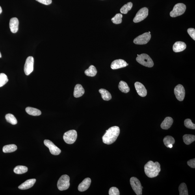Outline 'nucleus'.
<instances>
[{
  "label": "nucleus",
  "mask_w": 195,
  "mask_h": 195,
  "mask_svg": "<svg viewBox=\"0 0 195 195\" xmlns=\"http://www.w3.org/2000/svg\"><path fill=\"white\" fill-rule=\"evenodd\" d=\"M149 33H150V32H149Z\"/></svg>",
  "instance_id": "79ce46f5"
},
{
  "label": "nucleus",
  "mask_w": 195,
  "mask_h": 195,
  "mask_svg": "<svg viewBox=\"0 0 195 195\" xmlns=\"http://www.w3.org/2000/svg\"><path fill=\"white\" fill-rule=\"evenodd\" d=\"M99 92L101 93L102 98L104 100L108 101L111 99V95L107 90L104 89H101L99 90Z\"/></svg>",
  "instance_id": "4be33fe9"
},
{
  "label": "nucleus",
  "mask_w": 195,
  "mask_h": 195,
  "mask_svg": "<svg viewBox=\"0 0 195 195\" xmlns=\"http://www.w3.org/2000/svg\"><path fill=\"white\" fill-rule=\"evenodd\" d=\"M44 144L46 146H47L49 149L50 152L52 154L57 155L60 154L61 150L60 149L56 146L54 143L51 141L45 140L44 141Z\"/></svg>",
  "instance_id": "9b49d317"
},
{
  "label": "nucleus",
  "mask_w": 195,
  "mask_h": 195,
  "mask_svg": "<svg viewBox=\"0 0 195 195\" xmlns=\"http://www.w3.org/2000/svg\"><path fill=\"white\" fill-rule=\"evenodd\" d=\"M179 190L180 195H188L187 186L185 183H182L180 185Z\"/></svg>",
  "instance_id": "c756f323"
},
{
  "label": "nucleus",
  "mask_w": 195,
  "mask_h": 195,
  "mask_svg": "<svg viewBox=\"0 0 195 195\" xmlns=\"http://www.w3.org/2000/svg\"><path fill=\"white\" fill-rule=\"evenodd\" d=\"M77 132L75 130H70L64 133L63 139L67 144H73L77 139Z\"/></svg>",
  "instance_id": "423d86ee"
},
{
  "label": "nucleus",
  "mask_w": 195,
  "mask_h": 195,
  "mask_svg": "<svg viewBox=\"0 0 195 195\" xmlns=\"http://www.w3.org/2000/svg\"><path fill=\"white\" fill-rule=\"evenodd\" d=\"M26 112L30 115L33 116H40L41 114L40 110L33 107H28L26 108Z\"/></svg>",
  "instance_id": "412c9836"
},
{
  "label": "nucleus",
  "mask_w": 195,
  "mask_h": 195,
  "mask_svg": "<svg viewBox=\"0 0 195 195\" xmlns=\"http://www.w3.org/2000/svg\"><path fill=\"white\" fill-rule=\"evenodd\" d=\"M129 64H127V66H128V65Z\"/></svg>",
  "instance_id": "37998d69"
},
{
  "label": "nucleus",
  "mask_w": 195,
  "mask_h": 195,
  "mask_svg": "<svg viewBox=\"0 0 195 195\" xmlns=\"http://www.w3.org/2000/svg\"><path fill=\"white\" fill-rule=\"evenodd\" d=\"M17 146L14 144L8 145L3 147V151L4 153H10L16 151Z\"/></svg>",
  "instance_id": "393cba45"
},
{
  "label": "nucleus",
  "mask_w": 195,
  "mask_h": 195,
  "mask_svg": "<svg viewBox=\"0 0 195 195\" xmlns=\"http://www.w3.org/2000/svg\"><path fill=\"white\" fill-rule=\"evenodd\" d=\"M97 71L95 67L91 65L89 68L84 71V73L87 76L90 77H94L96 75Z\"/></svg>",
  "instance_id": "5701e85b"
},
{
  "label": "nucleus",
  "mask_w": 195,
  "mask_h": 195,
  "mask_svg": "<svg viewBox=\"0 0 195 195\" xmlns=\"http://www.w3.org/2000/svg\"><path fill=\"white\" fill-rule=\"evenodd\" d=\"M186 47L185 43L181 41H178L176 42L173 46V51L175 53L183 51Z\"/></svg>",
  "instance_id": "a211bd4d"
},
{
  "label": "nucleus",
  "mask_w": 195,
  "mask_h": 195,
  "mask_svg": "<svg viewBox=\"0 0 195 195\" xmlns=\"http://www.w3.org/2000/svg\"><path fill=\"white\" fill-rule=\"evenodd\" d=\"M187 32L191 37L195 40V29L194 28H190L188 29Z\"/></svg>",
  "instance_id": "c9c22d12"
},
{
  "label": "nucleus",
  "mask_w": 195,
  "mask_h": 195,
  "mask_svg": "<svg viewBox=\"0 0 195 195\" xmlns=\"http://www.w3.org/2000/svg\"><path fill=\"white\" fill-rule=\"evenodd\" d=\"M151 38L150 33L148 32H145L134 39L133 42L136 45L146 44L150 40Z\"/></svg>",
  "instance_id": "6e6552de"
},
{
  "label": "nucleus",
  "mask_w": 195,
  "mask_h": 195,
  "mask_svg": "<svg viewBox=\"0 0 195 195\" xmlns=\"http://www.w3.org/2000/svg\"><path fill=\"white\" fill-rule=\"evenodd\" d=\"M173 119L170 117H167L162 123L161 128L162 129H168L170 128L173 124Z\"/></svg>",
  "instance_id": "aec40b11"
},
{
  "label": "nucleus",
  "mask_w": 195,
  "mask_h": 195,
  "mask_svg": "<svg viewBox=\"0 0 195 195\" xmlns=\"http://www.w3.org/2000/svg\"><path fill=\"white\" fill-rule=\"evenodd\" d=\"M70 178L68 175H63L58 179L57 186L58 190L63 191L68 189L70 186Z\"/></svg>",
  "instance_id": "20e7f679"
},
{
  "label": "nucleus",
  "mask_w": 195,
  "mask_h": 195,
  "mask_svg": "<svg viewBox=\"0 0 195 195\" xmlns=\"http://www.w3.org/2000/svg\"><path fill=\"white\" fill-rule=\"evenodd\" d=\"M91 183V180L89 178H86L78 186V190L80 192L85 191L89 187Z\"/></svg>",
  "instance_id": "2eb2a0df"
},
{
  "label": "nucleus",
  "mask_w": 195,
  "mask_h": 195,
  "mask_svg": "<svg viewBox=\"0 0 195 195\" xmlns=\"http://www.w3.org/2000/svg\"><path fill=\"white\" fill-rule=\"evenodd\" d=\"M8 81V77L5 74L0 73V87L5 85Z\"/></svg>",
  "instance_id": "473e14b6"
},
{
  "label": "nucleus",
  "mask_w": 195,
  "mask_h": 195,
  "mask_svg": "<svg viewBox=\"0 0 195 195\" xmlns=\"http://www.w3.org/2000/svg\"><path fill=\"white\" fill-rule=\"evenodd\" d=\"M174 94L179 101H183L185 94V90L184 86L181 84H178L175 88Z\"/></svg>",
  "instance_id": "f8f14e48"
},
{
  "label": "nucleus",
  "mask_w": 195,
  "mask_h": 195,
  "mask_svg": "<svg viewBox=\"0 0 195 195\" xmlns=\"http://www.w3.org/2000/svg\"><path fill=\"white\" fill-rule=\"evenodd\" d=\"M172 147L173 145H170L168 146V147H169V148H172Z\"/></svg>",
  "instance_id": "58836bf2"
},
{
  "label": "nucleus",
  "mask_w": 195,
  "mask_h": 195,
  "mask_svg": "<svg viewBox=\"0 0 195 195\" xmlns=\"http://www.w3.org/2000/svg\"><path fill=\"white\" fill-rule=\"evenodd\" d=\"M132 189L137 195H142V185L139 180L136 177H132L130 180Z\"/></svg>",
  "instance_id": "0eeeda50"
},
{
  "label": "nucleus",
  "mask_w": 195,
  "mask_h": 195,
  "mask_svg": "<svg viewBox=\"0 0 195 195\" xmlns=\"http://www.w3.org/2000/svg\"><path fill=\"white\" fill-rule=\"evenodd\" d=\"M163 142L165 146L168 147V146L170 145H173L175 144V140L172 136H168L165 137L163 139Z\"/></svg>",
  "instance_id": "7c9ffc66"
},
{
  "label": "nucleus",
  "mask_w": 195,
  "mask_h": 195,
  "mask_svg": "<svg viewBox=\"0 0 195 195\" xmlns=\"http://www.w3.org/2000/svg\"><path fill=\"white\" fill-rule=\"evenodd\" d=\"M188 165L191 168H195V159L188 160L187 162Z\"/></svg>",
  "instance_id": "e433bc0d"
},
{
  "label": "nucleus",
  "mask_w": 195,
  "mask_h": 195,
  "mask_svg": "<svg viewBox=\"0 0 195 195\" xmlns=\"http://www.w3.org/2000/svg\"><path fill=\"white\" fill-rule=\"evenodd\" d=\"M109 194L110 195H119L120 192L119 191L116 187H112L110 188L109 191Z\"/></svg>",
  "instance_id": "f704fd0d"
},
{
  "label": "nucleus",
  "mask_w": 195,
  "mask_h": 195,
  "mask_svg": "<svg viewBox=\"0 0 195 195\" xmlns=\"http://www.w3.org/2000/svg\"><path fill=\"white\" fill-rule=\"evenodd\" d=\"M123 15L121 14H118L116 15L114 17L111 19V20L113 23L116 24H121L122 23V18Z\"/></svg>",
  "instance_id": "2f4dec72"
},
{
  "label": "nucleus",
  "mask_w": 195,
  "mask_h": 195,
  "mask_svg": "<svg viewBox=\"0 0 195 195\" xmlns=\"http://www.w3.org/2000/svg\"><path fill=\"white\" fill-rule=\"evenodd\" d=\"M144 170L147 177L151 178L157 177L161 171L160 164L157 162L149 161L145 165Z\"/></svg>",
  "instance_id": "f03ea898"
},
{
  "label": "nucleus",
  "mask_w": 195,
  "mask_h": 195,
  "mask_svg": "<svg viewBox=\"0 0 195 195\" xmlns=\"http://www.w3.org/2000/svg\"><path fill=\"white\" fill-rule=\"evenodd\" d=\"M118 88L121 92L127 93L130 91V88L126 82L121 81L119 82Z\"/></svg>",
  "instance_id": "b1692460"
},
{
  "label": "nucleus",
  "mask_w": 195,
  "mask_h": 195,
  "mask_svg": "<svg viewBox=\"0 0 195 195\" xmlns=\"http://www.w3.org/2000/svg\"><path fill=\"white\" fill-rule=\"evenodd\" d=\"M34 63V59L32 56H29L26 59L24 67V71L26 75H29L33 71Z\"/></svg>",
  "instance_id": "9d476101"
},
{
  "label": "nucleus",
  "mask_w": 195,
  "mask_h": 195,
  "mask_svg": "<svg viewBox=\"0 0 195 195\" xmlns=\"http://www.w3.org/2000/svg\"><path fill=\"white\" fill-rule=\"evenodd\" d=\"M127 63L124 60L117 59L115 60L111 63L110 67L112 69H116L124 68L127 66Z\"/></svg>",
  "instance_id": "4468645a"
},
{
  "label": "nucleus",
  "mask_w": 195,
  "mask_h": 195,
  "mask_svg": "<svg viewBox=\"0 0 195 195\" xmlns=\"http://www.w3.org/2000/svg\"><path fill=\"white\" fill-rule=\"evenodd\" d=\"M186 10V6L183 3H178L174 6L172 11L170 13L171 17H175L180 16L184 14Z\"/></svg>",
  "instance_id": "39448f33"
},
{
  "label": "nucleus",
  "mask_w": 195,
  "mask_h": 195,
  "mask_svg": "<svg viewBox=\"0 0 195 195\" xmlns=\"http://www.w3.org/2000/svg\"><path fill=\"white\" fill-rule=\"evenodd\" d=\"M132 6H133V3L131 2H129L121 7L120 11L122 14H127L129 11L131 10Z\"/></svg>",
  "instance_id": "cd10ccee"
},
{
  "label": "nucleus",
  "mask_w": 195,
  "mask_h": 195,
  "mask_svg": "<svg viewBox=\"0 0 195 195\" xmlns=\"http://www.w3.org/2000/svg\"><path fill=\"white\" fill-rule=\"evenodd\" d=\"M136 60L138 63L145 67L151 68L154 66V63L152 59L147 54H141L136 57Z\"/></svg>",
  "instance_id": "7ed1b4c3"
},
{
  "label": "nucleus",
  "mask_w": 195,
  "mask_h": 195,
  "mask_svg": "<svg viewBox=\"0 0 195 195\" xmlns=\"http://www.w3.org/2000/svg\"><path fill=\"white\" fill-rule=\"evenodd\" d=\"M28 168L27 167L23 166H18L15 167L14 170L15 173L17 174H22L27 172Z\"/></svg>",
  "instance_id": "bb28decb"
},
{
  "label": "nucleus",
  "mask_w": 195,
  "mask_h": 195,
  "mask_svg": "<svg viewBox=\"0 0 195 195\" xmlns=\"http://www.w3.org/2000/svg\"><path fill=\"white\" fill-rule=\"evenodd\" d=\"M1 57H2V55H1V52H0V58H1Z\"/></svg>",
  "instance_id": "a19ab883"
},
{
  "label": "nucleus",
  "mask_w": 195,
  "mask_h": 195,
  "mask_svg": "<svg viewBox=\"0 0 195 195\" xmlns=\"http://www.w3.org/2000/svg\"><path fill=\"white\" fill-rule=\"evenodd\" d=\"M183 141L185 144L188 145L194 141L195 136L192 134H185L183 136Z\"/></svg>",
  "instance_id": "a878e982"
},
{
  "label": "nucleus",
  "mask_w": 195,
  "mask_h": 195,
  "mask_svg": "<svg viewBox=\"0 0 195 195\" xmlns=\"http://www.w3.org/2000/svg\"><path fill=\"white\" fill-rule=\"evenodd\" d=\"M136 89L140 96L145 97L147 94V91L146 88L143 84L140 82H136L134 84Z\"/></svg>",
  "instance_id": "ddd939ff"
},
{
  "label": "nucleus",
  "mask_w": 195,
  "mask_h": 195,
  "mask_svg": "<svg viewBox=\"0 0 195 195\" xmlns=\"http://www.w3.org/2000/svg\"><path fill=\"white\" fill-rule=\"evenodd\" d=\"M120 133V129L118 126L112 127L106 131L102 137L104 144L110 145L116 141Z\"/></svg>",
  "instance_id": "f257e3e1"
},
{
  "label": "nucleus",
  "mask_w": 195,
  "mask_h": 195,
  "mask_svg": "<svg viewBox=\"0 0 195 195\" xmlns=\"http://www.w3.org/2000/svg\"><path fill=\"white\" fill-rule=\"evenodd\" d=\"M41 3L48 5L52 3V0H36Z\"/></svg>",
  "instance_id": "4c0bfd02"
},
{
  "label": "nucleus",
  "mask_w": 195,
  "mask_h": 195,
  "mask_svg": "<svg viewBox=\"0 0 195 195\" xmlns=\"http://www.w3.org/2000/svg\"><path fill=\"white\" fill-rule=\"evenodd\" d=\"M2 12V8L1 6H0V14H1Z\"/></svg>",
  "instance_id": "ea45409f"
},
{
  "label": "nucleus",
  "mask_w": 195,
  "mask_h": 195,
  "mask_svg": "<svg viewBox=\"0 0 195 195\" xmlns=\"http://www.w3.org/2000/svg\"><path fill=\"white\" fill-rule=\"evenodd\" d=\"M36 179H34L27 180L20 185L18 188L20 189L26 190L29 189L33 186L36 182Z\"/></svg>",
  "instance_id": "f3484780"
},
{
  "label": "nucleus",
  "mask_w": 195,
  "mask_h": 195,
  "mask_svg": "<svg viewBox=\"0 0 195 195\" xmlns=\"http://www.w3.org/2000/svg\"><path fill=\"white\" fill-rule=\"evenodd\" d=\"M5 118L7 122L12 125H16L17 123L16 118H15L14 115L12 114H6L5 116Z\"/></svg>",
  "instance_id": "c85d7f7f"
},
{
  "label": "nucleus",
  "mask_w": 195,
  "mask_h": 195,
  "mask_svg": "<svg viewBox=\"0 0 195 195\" xmlns=\"http://www.w3.org/2000/svg\"><path fill=\"white\" fill-rule=\"evenodd\" d=\"M149 10L146 7L142 8L136 13L135 17L133 19V22L138 23L144 20L148 15Z\"/></svg>",
  "instance_id": "1a4fd4ad"
},
{
  "label": "nucleus",
  "mask_w": 195,
  "mask_h": 195,
  "mask_svg": "<svg viewBox=\"0 0 195 195\" xmlns=\"http://www.w3.org/2000/svg\"><path fill=\"white\" fill-rule=\"evenodd\" d=\"M84 93V89L81 84H77L75 86L73 95L75 98H79L83 95Z\"/></svg>",
  "instance_id": "6ab92c4d"
},
{
  "label": "nucleus",
  "mask_w": 195,
  "mask_h": 195,
  "mask_svg": "<svg viewBox=\"0 0 195 195\" xmlns=\"http://www.w3.org/2000/svg\"><path fill=\"white\" fill-rule=\"evenodd\" d=\"M19 21L16 17H13L11 19L10 21V28L11 32L15 33L18 31Z\"/></svg>",
  "instance_id": "dca6fc26"
},
{
  "label": "nucleus",
  "mask_w": 195,
  "mask_h": 195,
  "mask_svg": "<svg viewBox=\"0 0 195 195\" xmlns=\"http://www.w3.org/2000/svg\"><path fill=\"white\" fill-rule=\"evenodd\" d=\"M184 125L188 128L192 129H195V125L192 122V120L190 119H186L184 121Z\"/></svg>",
  "instance_id": "72a5a7b5"
}]
</instances>
